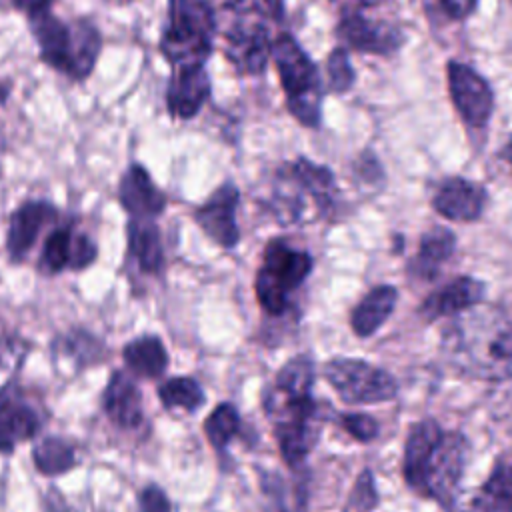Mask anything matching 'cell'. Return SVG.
I'll return each instance as SVG.
<instances>
[{"label":"cell","mask_w":512,"mask_h":512,"mask_svg":"<svg viewBox=\"0 0 512 512\" xmlns=\"http://www.w3.org/2000/svg\"><path fill=\"white\" fill-rule=\"evenodd\" d=\"M468 452L470 444L464 434L444 432L434 418L418 420L404 444L402 474L406 486L420 498L434 500L452 512Z\"/></svg>","instance_id":"1"},{"label":"cell","mask_w":512,"mask_h":512,"mask_svg":"<svg viewBox=\"0 0 512 512\" xmlns=\"http://www.w3.org/2000/svg\"><path fill=\"white\" fill-rule=\"evenodd\" d=\"M444 354L464 374L502 382L512 378V322L498 310H480L450 324Z\"/></svg>","instance_id":"2"},{"label":"cell","mask_w":512,"mask_h":512,"mask_svg":"<svg viewBox=\"0 0 512 512\" xmlns=\"http://www.w3.org/2000/svg\"><path fill=\"white\" fill-rule=\"evenodd\" d=\"M40 60L70 80H86L102 52V34L86 18L64 22L52 12L28 18Z\"/></svg>","instance_id":"3"},{"label":"cell","mask_w":512,"mask_h":512,"mask_svg":"<svg viewBox=\"0 0 512 512\" xmlns=\"http://www.w3.org/2000/svg\"><path fill=\"white\" fill-rule=\"evenodd\" d=\"M216 18L206 0L170 2L168 24L160 36V52L174 66L204 64L212 52Z\"/></svg>","instance_id":"4"},{"label":"cell","mask_w":512,"mask_h":512,"mask_svg":"<svg viewBox=\"0 0 512 512\" xmlns=\"http://www.w3.org/2000/svg\"><path fill=\"white\" fill-rule=\"evenodd\" d=\"M272 56L286 94L288 110L304 126H318L322 116V84L314 62L290 34H280Z\"/></svg>","instance_id":"5"},{"label":"cell","mask_w":512,"mask_h":512,"mask_svg":"<svg viewBox=\"0 0 512 512\" xmlns=\"http://www.w3.org/2000/svg\"><path fill=\"white\" fill-rule=\"evenodd\" d=\"M310 272L312 258L308 252L296 250L284 240L268 242L254 284L260 306L272 316L284 314L290 306V292L296 290Z\"/></svg>","instance_id":"6"},{"label":"cell","mask_w":512,"mask_h":512,"mask_svg":"<svg viewBox=\"0 0 512 512\" xmlns=\"http://www.w3.org/2000/svg\"><path fill=\"white\" fill-rule=\"evenodd\" d=\"M324 378L348 404H378L398 394L392 374L358 358H332L324 364Z\"/></svg>","instance_id":"7"},{"label":"cell","mask_w":512,"mask_h":512,"mask_svg":"<svg viewBox=\"0 0 512 512\" xmlns=\"http://www.w3.org/2000/svg\"><path fill=\"white\" fill-rule=\"evenodd\" d=\"M226 10L236 14L234 26L226 32V56L244 74H260L266 68L268 30L256 20L262 12L250 0H230Z\"/></svg>","instance_id":"8"},{"label":"cell","mask_w":512,"mask_h":512,"mask_svg":"<svg viewBox=\"0 0 512 512\" xmlns=\"http://www.w3.org/2000/svg\"><path fill=\"white\" fill-rule=\"evenodd\" d=\"M98 258L96 242L74 228V220L52 228L46 236L40 256L38 270L46 276H56L64 270L80 272L90 268Z\"/></svg>","instance_id":"9"},{"label":"cell","mask_w":512,"mask_h":512,"mask_svg":"<svg viewBox=\"0 0 512 512\" xmlns=\"http://www.w3.org/2000/svg\"><path fill=\"white\" fill-rule=\"evenodd\" d=\"M44 426L38 406L20 386L8 382L0 388V454H12L18 444L32 440Z\"/></svg>","instance_id":"10"},{"label":"cell","mask_w":512,"mask_h":512,"mask_svg":"<svg viewBox=\"0 0 512 512\" xmlns=\"http://www.w3.org/2000/svg\"><path fill=\"white\" fill-rule=\"evenodd\" d=\"M448 90L454 108L470 126H484L492 114L494 96L488 82L462 62H448Z\"/></svg>","instance_id":"11"},{"label":"cell","mask_w":512,"mask_h":512,"mask_svg":"<svg viewBox=\"0 0 512 512\" xmlns=\"http://www.w3.org/2000/svg\"><path fill=\"white\" fill-rule=\"evenodd\" d=\"M238 200L240 192L236 184L224 182L194 212V220L202 232L222 248H234L240 240L236 224Z\"/></svg>","instance_id":"12"},{"label":"cell","mask_w":512,"mask_h":512,"mask_svg":"<svg viewBox=\"0 0 512 512\" xmlns=\"http://www.w3.org/2000/svg\"><path fill=\"white\" fill-rule=\"evenodd\" d=\"M58 208L48 200H26L8 218L6 252L12 262H22L34 248L40 232L58 220Z\"/></svg>","instance_id":"13"},{"label":"cell","mask_w":512,"mask_h":512,"mask_svg":"<svg viewBox=\"0 0 512 512\" xmlns=\"http://www.w3.org/2000/svg\"><path fill=\"white\" fill-rule=\"evenodd\" d=\"M118 202L130 218H156L166 210V194L154 184L144 164L132 162L118 180Z\"/></svg>","instance_id":"14"},{"label":"cell","mask_w":512,"mask_h":512,"mask_svg":"<svg viewBox=\"0 0 512 512\" xmlns=\"http://www.w3.org/2000/svg\"><path fill=\"white\" fill-rule=\"evenodd\" d=\"M338 36L354 50L388 56L404 44L400 28L388 22L368 20L360 12H346L338 24Z\"/></svg>","instance_id":"15"},{"label":"cell","mask_w":512,"mask_h":512,"mask_svg":"<svg viewBox=\"0 0 512 512\" xmlns=\"http://www.w3.org/2000/svg\"><path fill=\"white\" fill-rule=\"evenodd\" d=\"M210 96V76L204 64H190L174 68L168 90L166 108L172 118L190 120L194 118Z\"/></svg>","instance_id":"16"},{"label":"cell","mask_w":512,"mask_h":512,"mask_svg":"<svg viewBox=\"0 0 512 512\" xmlns=\"http://www.w3.org/2000/svg\"><path fill=\"white\" fill-rule=\"evenodd\" d=\"M102 410L120 430H134L144 422L142 390L128 372L114 370L108 376L102 392Z\"/></svg>","instance_id":"17"},{"label":"cell","mask_w":512,"mask_h":512,"mask_svg":"<svg viewBox=\"0 0 512 512\" xmlns=\"http://www.w3.org/2000/svg\"><path fill=\"white\" fill-rule=\"evenodd\" d=\"M486 292L484 282L472 276H460L430 294L424 304L420 306V316L426 322H432L442 316H454L464 310L474 308L482 302Z\"/></svg>","instance_id":"18"},{"label":"cell","mask_w":512,"mask_h":512,"mask_svg":"<svg viewBox=\"0 0 512 512\" xmlns=\"http://www.w3.org/2000/svg\"><path fill=\"white\" fill-rule=\"evenodd\" d=\"M432 204L448 220H476L484 208V190L470 180L448 178L438 186Z\"/></svg>","instance_id":"19"},{"label":"cell","mask_w":512,"mask_h":512,"mask_svg":"<svg viewBox=\"0 0 512 512\" xmlns=\"http://www.w3.org/2000/svg\"><path fill=\"white\" fill-rule=\"evenodd\" d=\"M128 256L144 274H158L164 266L160 228L152 218H130L126 224Z\"/></svg>","instance_id":"20"},{"label":"cell","mask_w":512,"mask_h":512,"mask_svg":"<svg viewBox=\"0 0 512 512\" xmlns=\"http://www.w3.org/2000/svg\"><path fill=\"white\" fill-rule=\"evenodd\" d=\"M122 360L126 368L146 380L160 378L168 368V350L158 334H140L124 344Z\"/></svg>","instance_id":"21"},{"label":"cell","mask_w":512,"mask_h":512,"mask_svg":"<svg viewBox=\"0 0 512 512\" xmlns=\"http://www.w3.org/2000/svg\"><path fill=\"white\" fill-rule=\"evenodd\" d=\"M258 484L268 512H304L308 502V484L304 478H286L272 470H258Z\"/></svg>","instance_id":"22"},{"label":"cell","mask_w":512,"mask_h":512,"mask_svg":"<svg viewBox=\"0 0 512 512\" xmlns=\"http://www.w3.org/2000/svg\"><path fill=\"white\" fill-rule=\"evenodd\" d=\"M398 300V290L390 284H382L372 288L352 310L350 326L356 336L368 338L372 336L394 312Z\"/></svg>","instance_id":"23"},{"label":"cell","mask_w":512,"mask_h":512,"mask_svg":"<svg viewBox=\"0 0 512 512\" xmlns=\"http://www.w3.org/2000/svg\"><path fill=\"white\" fill-rule=\"evenodd\" d=\"M462 512H512V464L496 460Z\"/></svg>","instance_id":"24"},{"label":"cell","mask_w":512,"mask_h":512,"mask_svg":"<svg viewBox=\"0 0 512 512\" xmlns=\"http://www.w3.org/2000/svg\"><path fill=\"white\" fill-rule=\"evenodd\" d=\"M456 248V238L448 228H432L420 240L418 256L414 258L412 272L422 278H434L444 260L452 256Z\"/></svg>","instance_id":"25"},{"label":"cell","mask_w":512,"mask_h":512,"mask_svg":"<svg viewBox=\"0 0 512 512\" xmlns=\"http://www.w3.org/2000/svg\"><path fill=\"white\" fill-rule=\"evenodd\" d=\"M32 462L42 476L54 478L76 466V450L60 436H44L32 448Z\"/></svg>","instance_id":"26"},{"label":"cell","mask_w":512,"mask_h":512,"mask_svg":"<svg viewBox=\"0 0 512 512\" xmlns=\"http://www.w3.org/2000/svg\"><path fill=\"white\" fill-rule=\"evenodd\" d=\"M158 398L166 410L196 412L204 406L206 394L198 380L190 376H172L158 386Z\"/></svg>","instance_id":"27"},{"label":"cell","mask_w":512,"mask_h":512,"mask_svg":"<svg viewBox=\"0 0 512 512\" xmlns=\"http://www.w3.org/2000/svg\"><path fill=\"white\" fill-rule=\"evenodd\" d=\"M288 170L320 208H324L330 202L334 176L326 166H318L306 158H298L296 162L288 164Z\"/></svg>","instance_id":"28"},{"label":"cell","mask_w":512,"mask_h":512,"mask_svg":"<svg viewBox=\"0 0 512 512\" xmlns=\"http://www.w3.org/2000/svg\"><path fill=\"white\" fill-rule=\"evenodd\" d=\"M240 432V414L238 408L230 402H220L204 420V434L210 446L222 454L226 452L232 438Z\"/></svg>","instance_id":"29"},{"label":"cell","mask_w":512,"mask_h":512,"mask_svg":"<svg viewBox=\"0 0 512 512\" xmlns=\"http://www.w3.org/2000/svg\"><path fill=\"white\" fill-rule=\"evenodd\" d=\"M60 342H62V354L74 358L76 366L94 364L104 354L102 342L86 330H72L66 336H62Z\"/></svg>","instance_id":"30"},{"label":"cell","mask_w":512,"mask_h":512,"mask_svg":"<svg viewBox=\"0 0 512 512\" xmlns=\"http://www.w3.org/2000/svg\"><path fill=\"white\" fill-rule=\"evenodd\" d=\"M328 86L334 92H346L354 84V68L344 48H334L326 60Z\"/></svg>","instance_id":"31"},{"label":"cell","mask_w":512,"mask_h":512,"mask_svg":"<svg viewBox=\"0 0 512 512\" xmlns=\"http://www.w3.org/2000/svg\"><path fill=\"white\" fill-rule=\"evenodd\" d=\"M340 424L342 428L358 442L362 444H368L372 442L376 436H378V422L370 416V414H364V412H346V414H340Z\"/></svg>","instance_id":"32"},{"label":"cell","mask_w":512,"mask_h":512,"mask_svg":"<svg viewBox=\"0 0 512 512\" xmlns=\"http://www.w3.org/2000/svg\"><path fill=\"white\" fill-rule=\"evenodd\" d=\"M378 504V490L372 472L366 468L358 474L354 488L350 492V506L360 512H370Z\"/></svg>","instance_id":"33"},{"label":"cell","mask_w":512,"mask_h":512,"mask_svg":"<svg viewBox=\"0 0 512 512\" xmlns=\"http://www.w3.org/2000/svg\"><path fill=\"white\" fill-rule=\"evenodd\" d=\"M136 504L138 512H174L168 494L158 484H146L144 488H140Z\"/></svg>","instance_id":"34"},{"label":"cell","mask_w":512,"mask_h":512,"mask_svg":"<svg viewBox=\"0 0 512 512\" xmlns=\"http://www.w3.org/2000/svg\"><path fill=\"white\" fill-rule=\"evenodd\" d=\"M478 0H426L428 8L436 10L446 20H464L468 18Z\"/></svg>","instance_id":"35"},{"label":"cell","mask_w":512,"mask_h":512,"mask_svg":"<svg viewBox=\"0 0 512 512\" xmlns=\"http://www.w3.org/2000/svg\"><path fill=\"white\" fill-rule=\"evenodd\" d=\"M52 4H54V0H12V6L16 10L24 12L28 18H34V16L50 12Z\"/></svg>","instance_id":"36"},{"label":"cell","mask_w":512,"mask_h":512,"mask_svg":"<svg viewBox=\"0 0 512 512\" xmlns=\"http://www.w3.org/2000/svg\"><path fill=\"white\" fill-rule=\"evenodd\" d=\"M262 14H268L270 18L282 16V0H250Z\"/></svg>","instance_id":"37"},{"label":"cell","mask_w":512,"mask_h":512,"mask_svg":"<svg viewBox=\"0 0 512 512\" xmlns=\"http://www.w3.org/2000/svg\"><path fill=\"white\" fill-rule=\"evenodd\" d=\"M10 94H12V84H10L8 80H2V78H0V106L6 104V100L10 98Z\"/></svg>","instance_id":"38"},{"label":"cell","mask_w":512,"mask_h":512,"mask_svg":"<svg viewBox=\"0 0 512 512\" xmlns=\"http://www.w3.org/2000/svg\"><path fill=\"white\" fill-rule=\"evenodd\" d=\"M502 156L510 162V166H512V140L506 144V148L502 150Z\"/></svg>","instance_id":"39"},{"label":"cell","mask_w":512,"mask_h":512,"mask_svg":"<svg viewBox=\"0 0 512 512\" xmlns=\"http://www.w3.org/2000/svg\"><path fill=\"white\" fill-rule=\"evenodd\" d=\"M360 4H364V6H374V4H378L380 0H358Z\"/></svg>","instance_id":"40"},{"label":"cell","mask_w":512,"mask_h":512,"mask_svg":"<svg viewBox=\"0 0 512 512\" xmlns=\"http://www.w3.org/2000/svg\"><path fill=\"white\" fill-rule=\"evenodd\" d=\"M0 176H2V170H0Z\"/></svg>","instance_id":"41"},{"label":"cell","mask_w":512,"mask_h":512,"mask_svg":"<svg viewBox=\"0 0 512 512\" xmlns=\"http://www.w3.org/2000/svg\"><path fill=\"white\" fill-rule=\"evenodd\" d=\"M170 2H176V0H170Z\"/></svg>","instance_id":"42"}]
</instances>
